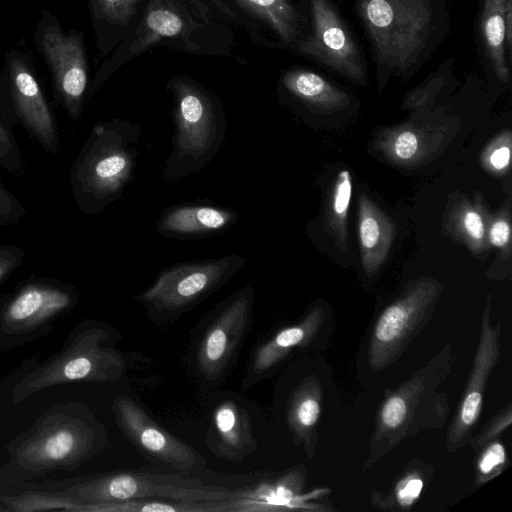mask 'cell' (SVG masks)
I'll return each instance as SVG.
<instances>
[{
	"instance_id": "cell-1",
	"label": "cell",
	"mask_w": 512,
	"mask_h": 512,
	"mask_svg": "<svg viewBox=\"0 0 512 512\" xmlns=\"http://www.w3.org/2000/svg\"><path fill=\"white\" fill-rule=\"evenodd\" d=\"M243 492L206 485L181 474L141 469L114 470L66 479L31 481L0 490V507L17 512L65 510L100 512L107 504L132 499L220 502Z\"/></svg>"
},
{
	"instance_id": "cell-40",
	"label": "cell",
	"mask_w": 512,
	"mask_h": 512,
	"mask_svg": "<svg viewBox=\"0 0 512 512\" xmlns=\"http://www.w3.org/2000/svg\"><path fill=\"white\" fill-rule=\"evenodd\" d=\"M26 250L14 244H0V284L25 261Z\"/></svg>"
},
{
	"instance_id": "cell-14",
	"label": "cell",
	"mask_w": 512,
	"mask_h": 512,
	"mask_svg": "<svg viewBox=\"0 0 512 512\" xmlns=\"http://www.w3.org/2000/svg\"><path fill=\"white\" fill-rule=\"evenodd\" d=\"M312 32L298 50L343 77L367 85L364 55L331 0H309Z\"/></svg>"
},
{
	"instance_id": "cell-39",
	"label": "cell",
	"mask_w": 512,
	"mask_h": 512,
	"mask_svg": "<svg viewBox=\"0 0 512 512\" xmlns=\"http://www.w3.org/2000/svg\"><path fill=\"white\" fill-rule=\"evenodd\" d=\"M25 215L23 203L0 179V227L19 223Z\"/></svg>"
},
{
	"instance_id": "cell-26",
	"label": "cell",
	"mask_w": 512,
	"mask_h": 512,
	"mask_svg": "<svg viewBox=\"0 0 512 512\" xmlns=\"http://www.w3.org/2000/svg\"><path fill=\"white\" fill-rule=\"evenodd\" d=\"M489 216L482 196H475L472 202L463 195L446 212L445 229L455 241L464 244L472 253L482 254L490 246L487 238Z\"/></svg>"
},
{
	"instance_id": "cell-23",
	"label": "cell",
	"mask_w": 512,
	"mask_h": 512,
	"mask_svg": "<svg viewBox=\"0 0 512 512\" xmlns=\"http://www.w3.org/2000/svg\"><path fill=\"white\" fill-rule=\"evenodd\" d=\"M357 217L362 267L366 275L373 276L387 259L396 235V225L365 194L358 197Z\"/></svg>"
},
{
	"instance_id": "cell-25",
	"label": "cell",
	"mask_w": 512,
	"mask_h": 512,
	"mask_svg": "<svg viewBox=\"0 0 512 512\" xmlns=\"http://www.w3.org/2000/svg\"><path fill=\"white\" fill-rule=\"evenodd\" d=\"M307 480L303 465H297L276 480L245 492L234 503L233 511H267L297 508Z\"/></svg>"
},
{
	"instance_id": "cell-38",
	"label": "cell",
	"mask_w": 512,
	"mask_h": 512,
	"mask_svg": "<svg viewBox=\"0 0 512 512\" xmlns=\"http://www.w3.org/2000/svg\"><path fill=\"white\" fill-rule=\"evenodd\" d=\"M102 17L113 24L126 25L136 12L139 0H96Z\"/></svg>"
},
{
	"instance_id": "cell-8",
	"label": "cell",
	"mask_w": 512,
	"mask_h": 512,
	"mask_svg": "<svg viewBox=\"0 0 512 512\" xmlns=\"http://www.w3.org/2000/svg\"><path fill=\"white\" fill-rule=\"evenodd\" d=\"M255 289L233 292L202 318L191 336L188 367L204 392L218 388L233 369L249 333Z\"/></svg>"
},
{
	"instance_id": "cell-36",
	"label": "cell",
	"mask_w": 512,
	"mask_h": 512,
	"mask_svg": "<svg viewBox=\"0 0 512 512\" xmlns=\"http://www.w3.org/2000/svg\"><path fill=\"white\" fill-rule=\"evenodd\" d=\"M512 423V404L509 402L494 415L476 435H472L467 444L474 450H480L504 432Z\"/></svg>"
},
{
	"instance_id": "cell-29",
	"label": "cell",
	"mask_w": 512,
	"mask_h": 512,
	"mask_svg": "<svg viewBox=\"0 0 512 512\" xmlns=\"http://www.w3.org/2000/svg\"><path fill=\"white\" fill-rule=\"evenodd\" d=\"M237 2L265 22L286 44L299 41L300 17L289 0H237Z\"/></svg>"
},
{
	"instance_id": "cell-10",
	"label": "cell",
	"mask_w": 512,
	"mask_h": 512,
	"mask_svg": "<svg viewBox=\"0 0 512 512\" xmlns=\"http://www.w3.org/2000/svg\"><path fill=\"white\" fill-rule=\"evenodd\" d=\"M79 301L74 286L56 279L32 277L20 282L0 297V353L47 336Z\"/></svg>"
},
{
	"instance_id": "cell-4",
	"label": "cell",
	"mask_w": 512,
	"mask_h": 512,
	"mask_svg": "<svg viewBox=\"0 0 512 512\" xmlns=\"http://www.w3.org/2000/svg\"><path fill=\"white\" fill-rule=\"evenodd\" d=\"M371 42L381 91L391 75L409 77L447 31L442 0H357Z\"/></svg>"
},
{
	"instance_id": "cell-28",
	"label": "cell",
	"mask_w": 512,
	"mask_h": 512,
	"mask_svg": "<svg viewBox=\"0 0 512 512\" xmlns=\"http://www.w3.org/2000/svg\"><path fill=\"white\" fill-rule=\"evenodd\" d=\"M352 196V178L347 169L339 171L327 196L323 226L341 252L348 247V211Z\"/></svg>"
},
{
	"instance_id": "cell-27",
	"label": "cell",
	"mask_w": 512,
	"mask_h": 512,
	"mask_svg": "<svg viewBox=\"0 0 512 512\" xmlns=\"http://www.w3.org/2000/svg\"><path fill=\"white\" fill-rule=\"evenodd\" d=\"M432 468L418 460L410 463L401 473L398 480L386 493L374 490L371 503L384 511H408L421 496L426 480L432 476Z\"/></svg>"
},
{
	"instance_id": "cell-18",
	"label": "cell",
	"mask_w": 512,
	"mask_h": 512,
	"mask_svg": "<svg viewBox=\"0 0 512 512\" xmlns=\"http://www.w3.org/2000/svg\"><path fill=\"white\" fill-rule=\"evenodd\" d=\"M10 99L12 110L7 123L21 125L46 152L57 155L60 145L56 120L37 80L16 58L10 66Z\"/></svg>"
},
{
	"instance_id": "cell-20",
	"label": "cell",
	"mask_w": 512,
	"mask_h": 512,
	"mask_svg": "<svg viewBox=\"0 0 512 512\" xmlns=\"http://www.w3.org/2000/svg\"><path fill=\"white\" fill-rule=\"evenodd\" d=\"M205 443L216 457L233 462H242L257 449L252 416L235 397L213 404Z\"/></svg>"
},
{
	"instance_id": "cell-33",
	"label": "cell",
	"mask_w": 512,
	"mask_h": 512,
	"mask_svg": "<svg viewBox=\"0 0 512 512\" xmlns=\"http://www.w3.org/2000/svg\"><path fill=\"white\" fill-rule=\"evenodd\" d=\"M512 136L509 129L499 133L480 155L482 166L494 175H505L510 170Z\"/></svg>"
},
{
	"instance_id": "cell-34",
	"label": "cell",
	"mask_w": 512,
	"mask_h": 512,
	"mask_svg": "<svg viewBox=\"0 0 512 512\" xmlns=\"http://www.w3.org/2000/svg\"><path fill=\"white\" fill-rule=\"evenodd\" d=\"M0 167L13 175L25 173V162L10 125L0 113Z\"/></svg>"
},
{
	"instance_id": "cell-32",
	"label": "cell",
	"mask_w": 512,
	"mask_h": 512,
	"mask_svg": "<svg viewBox=\"0 0 512 512\" xmlns=\"http://www.w3.org/2000/svg\"><path fill=\"white\" fill-rule=\"evenodd\" d=\"M507 464L506 448L500 441L494 440L482 447L476 461L475 487L498 476Z\"/></svg>"
},
{
	"instance_id": "cell-9",
	"label": "cell",
	"mask_w": 512,
	"mask_h": 512,
	"mask_svg": "<svg viewBox=\"0 0 512 512\" xmlns=\"http://www.w3.org/2000/svg\"><path fill=\"white\" fill-rule=\"evenodd\" d=\"M247 263L239 254L176 262L162 269L133 299L151 322L167 327L222 288Z\"/></svg>"
},
{
	"instance_id": "cell-21",
	"label": "cell",
	"mask_w": 512,
	"mask_h": 512,
	"mask_svg": "<svg viewBox=\"0 0 512 512\" xmlns=\"http://www.w3.org/2000/svg\"><path fill=\"white\" fill-rule=\"evenodd\" d=\"M479 33L488 67L498 81L508 83L512 44V0H483Z\"/></svg>"
},
{
	"instance_id": "cell-30",
	"label": "cell",
	"mask_w": 512,
	"mask_h": 512,
	"mask_svg": "<svg viewBox=\"0 0 512 512\" xmlns=\"http://www.w3.org/2000/svg\"><path fill=\"white\" fill-rule=\"evenodd\" d=\"M186 31V22L178 10L159 0L147 6L140 37L135 41L134 51L141 52L164 38H173Z\"/></svg>"
},
{
	"instance_id": "cell-3",
	"label": "cell",
	"mask_w": 512,
	"mask_h": 512,
	"mask_svg": "<svg viewBox=\"0 0 512 512\" xmlns=\"http://www.w3.org/2000/svg\"><path fill=\"white\" fill-rule=\"evenodd\" d=\"M122 339L113 325L84 319L49 357L23 362L1 384V394L19 405L54 387L75 382L114 383L126 373L129 360L118 346Z\"/></svg>"
},
{
	"instance_id": "cell-13",
	"label": "cell",
	"mask_w": 512,
	"mask_h": 512,
	"mask_svg": "<svg viewBox=\"0 0 512 512\" xmlns=\"http://www.w3.org/2000/svg\"><path fill=\"white\" fill-rule=\"evenodd\" d=\"M112 411L123 436L149 460L184 476L205 469L206 460L196 449L164 429L131 397L117 395Z\"/></svg>"
},
{
	"instance_id": "cell-5",
	"label": "cell",
	"mask_w": 512,
	"mask_h": 512,
	"mask_svg": "<svg viewBox=\"0 0 512 512\" xmlns=\"http://www.w3.org/2000/svg\"><path fill=\"white\" fill-rule=\"evenodd\" d=\"M454 363L453 345L447 343L425 366L386 394L375 417L364 470L405 439L445 425L450 408L448 395L440 386L451 375Z\"/></svg>"
},
{
	"instance_id": "cell-31",
	"label": "cell",
	"mask_w": 512,
	"mask_h": 512,
	"mask_svg": "<svg viewBox=\"0 0 512 512\" xmlns=\"http://www.w3.org/2000/svg\"><path fill=\"white\" fill-rule=\"evenodd\" d=\"M233 501V500H232ZM232 501L185 502L167 499H132L103 506L100 512H227Z\"/></svg>"
},
{
	"instance_id": "cell-19",
	"label": "cell",
	"mask_w": 512,
	"mask_h": 512,
	"mask_svg": "<svg viewBox=\"0 0 512 512\" xmlns=\"http://www.w3.org/2000/svg\"><path fill=\"white\" fill-rule=\"evenodd\" d=\"M238 219L235 210L202 199L167 207L158 216L155 230L167 239L199 240L225 234Z\"/></svg>"
},
{
	"instance_id": "cell-22",
	"label": "cell",
	"mask_w": 512,
	"mask_h": 512,
	"mask_svg": "<svg viewBox=\"0 0 512 512\" xmlns=\"http://www.w3.org/2000/svg\"><path fill=\"white\" fill-rule=\"evenodd\" d=\"M324 391L319 378L308 375L291 390L286 405V423L294 443L309 458L314 455Z\"/></svg>"
},
{
	"instance_id": "cell-37",
	"label": "cell",
	"mask_w": 512,
	"mask_h": 512,
	"mask_svg": "<svg viewBox=\"0 0 512 512\" xmlns=\"http://www.w3.org/2000/svg\"><path fill=\"white\" fill-rule=\"evenodd\" d=\"M444 83V78L439 74L431 75L425 83L407 93L403 101V109L416 111L432 106Z\"/></svg>"
},
{
	"instance_id": "cell-6",
	"label": "cell",
	"mask_w": 512,
	"mask_h": 512,
	"mask_svg": "<svg viewBox=\"0 0 512 512\" xmlns=\"http://www.w3.org/2000/svg\"><path fill=\"white\" fill-rule=\"evenodd\" d=\"M141 135L139 125L121 118L93 126L69 173L80 212L101 214L122 197L134 177Z\"/></svg>"
},
{
	"instance_id": "cell-24",
	"label": "cell",
	"mask_w": 512,
	"mask_h": 512,
	"mask_svg": "<svg viewBox=\"0 0 512 512\" xmlns=\"http://www.w3.org/2000/svg\"><path fill=\"white\" fill-rule=\"evenodd\" d=\"M283 91L306 111L332 114L351 103L350 95L323 76L305 69L287 71L281 80Z\"/></svg>"
},
{
	"instance_id": "cell-11",
	"label": "cell",
	"mask_w": 512,
	"mask_h": 512,
	"mask_svg": "<svg viewBox=\"0 0 512 512\" xmlns=\"http://www.w3.org/2000/svg\"><path fill=\"white\" fill-rule=\"evenodd\" d=\"M442 290L434 278H417L380 312L368 340L370 368L380 371L398 360L430 321Z\"/></svg>"
},
{
	"instance_id": "cell-17",
	"label": "cell",
	"mask_w": 512,
	"mask_h": 512,
	"mask_svg": "<svg viewBox=\"0 0 512 512\" xmlns=\"http://www.w3.org/2000/svg\"><path fill=\"white\" fill-rule=\"evenodd\" d=\"M41 49L62 104L68 116L76 122L82 114L88 81L82 40L77 34L63 33L53 25L42 35Z\"/></svg>"
},
{
	"instance_id": "cell-35",
	"label": "cell",
	"mask_w": 512,
	"mask_h": 512,
	"mask_svg": "<svg viewBox=\"0 0 512 512\" xmlns=\"http://www.w3.org/2000/svg\"><path fill=\"white\" fill-rule=\"evenodd\" d=\"M487 238L490 246L497 248L503 256L511 255V215L510 206L503 207L495 215L489 216Z\"/></svg>"
},
{
	"instance_id": "cell-2",
	"label": "cell",
	"mask_w": 512,
	"mask_h": 512,
	"mask_svg": "<svg viewBox=\"0 0 512 512\" xmlns=\"http://www.w3.org/2000/svg\"><path fill=\"white\" fill-rule=\"evenodd\" d=\"M108 445L105 425L84 402L54 405L6 445L9 458L0 465V489L75 471Z\"/></svg>"
},
{
	"instance_id": "cell-12",
	"label": "cell",
	"mask_w": 512,
	"mask_h": 512,
	"mask_svg": "<svg viewBox=\"0 0 512 512\" xmlns=\"http://www.w3.org/2000/svg\"><path fill=\"white\" fill-rule=\"evenodd\" d=\"M460 126L445 107H427L401 124L379 128L373 148L388 162L400 167H417L431 161L447 146Z\"/></svg>"
},
{
	"instance_id": "cell-7",
	"label": "cell",
	"mask_w": 512,
	"mask_h": 512,
	"mask_svg": "<svg viewBox=\"0 0 512 512\" xmlns=\"http://www.w3.org/2000/svg\"><path fill=\"white\" fill-rule=\"evenodd\" d=\"M170 91L174 131L163 168L166 183L203 170L219 152L227 131L221 103L212 94L186 79L173 80Z\"/></svg>"
},
{
	"instance_id": "cell-16",
	"label": "cell",
	"mask_w": 512,
	"mask_h": 512,
	"mask_svg": "<svg viewBox=\"0 0 512 512\" xmlns=\"http://www.w3.org/2000/svg\"><path fill=\"white\" fill-rule=\"evenodd\" d=\"M328 330L323 304L314 303L295 323L275 329L260 339L251 350L241 383L246 391L271 377L296 348H308Z\"/></svg>"
},
{
	"instance_id": "cell-15",
	"label": "cell",
	"mask_w": 512,
	"mask_h": 512,
	"mask_svg": "<svg viewBox=\"0 0 512 512\" xmlns=\"http://www.w3.org/2000/svg\"><path fill=\"white\" fill-rule=\"evenodd\" d=\"M501 324L491 325V295L486 298L478 345L460 403L446 434V450L453 453L466 445L478 423L487 383L500 358Z\"/></svg>"
}]
</instances>
